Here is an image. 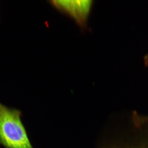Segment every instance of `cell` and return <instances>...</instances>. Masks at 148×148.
Wrapping results in <instances>:
<instances>
[{
	"label": "cell",
	"mask_w": 148,
	"mask_h": 148,
	"mask_svg": "<svg viewBox=\"0 0 148 148\" xmlns=\"http://www.w3.org/2000/svg\"><path fill=\"white\" fill-rule=\"evenodd\" d=\"M21 115L19 110L0 103V145L5 148H34Z\"/></svg>",
	"instance_id": "6da1fadb"
},
{
	"label": "cell",
	"mask_w": 148,
	"mask_h": 148,
	"mask_svg": "<svg viewBox=\"0 0 148 148\" xmlns=\"http://www.w3.org/2000/svg\"><path fill=\"white\" fill-rule=\"evenodd\" d=\"M92 2L89 0L51 1L50 3L62 13L71 17L82 29H84L87 26Z\"/></svg>",
	"instance_id": "7a4b0ae2"
}]
</instances>
